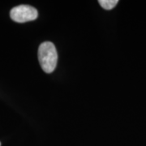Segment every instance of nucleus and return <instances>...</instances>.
<instances>
[{"label": "nucleus", "instance_id": "nucleus-1", "mask_svg": "<svg viewBox=\"0 0 146 146\" xmlns=\"http://www.w3.org/2000/svg\"><path fill=\"white\" fill-rule=\"evenodd\" d=\"M38 60L42 70L51 73L57 66L58 54L55 46L50 42H42L38 48Z\"/></svg>", "mask_w": 146, "mask_h": 146}, {"label": "nucleus", "instance_id": "nucleus-2", "mask_svg": "<svg viewBox=\"0 0 146 146\" xmlns=\"http://www.w3.org/2000/svg\"><path fill=\"white\" fill-rule=\"evenodd\" d=\"M10 17L16 23H25L35 21L38 17V11L32 6L19 5L11 10Z\"/></svg>", "mask_w": 146, "mask_h": 146}, {"label": "nucleus", "instance_id": "nucleus-3", "mask_svg": "<svg viewBox=\"0 0 146 146\" xmlns=\"http://www.w3.org/2000/svg\"><path fill=\"white\" fill-rule=\"evenodd\" d=\"M118 0H99L98 3L106 10H111L118 4Z\"/></svg>", "mask_w": 146, "mask_h": 146}, {"label": "nucleus", "instance_id": "nucleus-4", "mask_svg": "<svg viewBox=\"0 0 146 146\" xmlns=\"http://www.w3.org/2000/svg\"><path fill=\"white\" fill-rule=\"evenodd\" d=\"M0 146H1V142H0Z\"/></svg>", "mask_w": 146, "mask_h": 146}]
</instances>
